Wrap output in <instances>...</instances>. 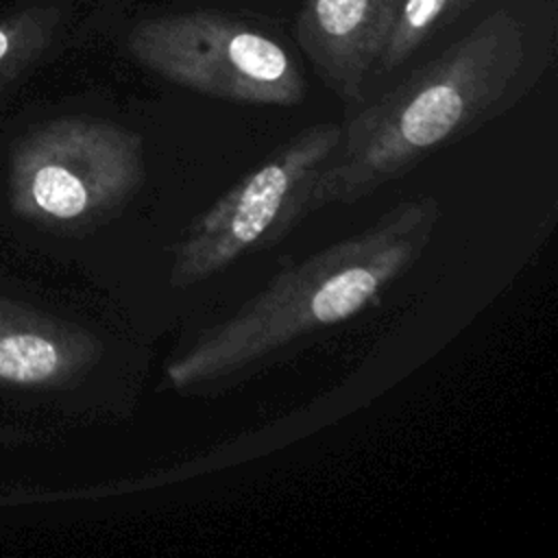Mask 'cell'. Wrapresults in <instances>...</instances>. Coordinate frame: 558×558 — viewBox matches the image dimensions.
I'll use <instances>...</instances> for the list:
<instances>
[{"label": "cell", "instance_id": "1", "mask_svg": "<svg viewBox=\"0 0 558 558\" xmlns=\"http://www.w3.org/2000/svg\"><path fill=\"white\" fill-rule=\"evenodd\" d=\"M543 0H504L440 54L357 109L320 168L307 216L351 205L517 107L554 59Z\"/></svg>", "mask_w": 558, "mask_h": 558}, {"label": "cell", "instance_id": "2", "mask_svg": "<svg viewBox=\"0 0 558 558\" xmlns=\"http://www.w3.org/2000/svg\"><path fill=\"white\" fill-rule=\"evenodd\" d=\"M440 216L434 194L399 201L362 231L286 266L231 316L166 360L161 388L222 392L316 333L360 316L423 257Z\"/></svg>", "mask_w": 558, "mask_h": 558}, {"label": "cell", "instance_id": "3", "mask_svg": "<svg viewBox=\"0 0 558 558\" xmlns=\"http://www.w3.org/2000/svg\"><path fill=\"white\" fill-rule=\"evenodd\" d=\"M129 54L183 89L240 105L294 107L305 76L292 52L270 35L216 11H181L137 22Z\"/></svg>", "mask_w": 558, "mask_h": 558}, {"label": "cell", "instance_id": "4", "mask_svg": "<svg viewBox=\"0 0 558 558\" xmlns=\"http://www.w3.org/2000/svg\"><path fill=\"white\" fill-rule=\"evenodd\" d=\"M340 135L338 122L299 131L196 216L177 244L170 283L190 288L207 281L292 231L307 216L312 185Z\"/></svg>", "mask_w": 558, "mask_h": 558}, {"label": "cell", "instance_id": "5", "mask_svg": "<svg viewBox=\"0 0 558 558\" xmlns=\"http://www.w3.org/2000/svg\"><path fill=\"white\" fill-rule=\"evenodd\" d=\"M144 181V142L102 120H61L35 144L28 203L52 220L74 222L120 207Z\"/></svg>", "mask_w": 558, "mask_h": 558}, {"label": "cell", "instance_id": "6", "mask_svg": "<svg viewBox=\"0 0 558 558\" xmlns=\"http://www.w3.org/2000/svg\"><path fill=\"white\" fill-rule=\"evenodd\" d=\"M399 7L401 0H303L299 9V48L351 109L364 100Z\"/></svg>", "mask_w": 558, "mask_h": 558}, {"label": "cell", "instance_id": "7", "mask_svg": "<svg viewBox=\"0 0 558 558\" xmlns=\"http://www.w3.org/2000/svg\"><path fill=\"white\" fill-rule=\"evenodd\" d=\"M469 0H401L373 76H386L405 65Z\"/></svg>", "mask_w": 558, "mask_h": 558}, {"label": "cell", "instance_id": "8", "mask_svg": "<svg viewBox=\"0 0 558 558\" xmlns=\"http://www.w3.org/2000/svg\"><path fill=\"white\" fill-rule=\"evenodd\" d=\"M76 355L85 357V349L76 351L41 333L4 336L0 338V377L17 384L48 381L65 373Z\"/></svg>", "mask_w": 558, "mask_h": 558}, {"label": "cell", "instance_id": "9", "mask_svg": "<svg viewBox=\"0 0 558 558\" xmlns=\"http://www.w3.org/2000/svg\"><path fill=\"white\" fill-rule=\"evenodd\" d=\"M59 17L57 7L35 4L0 20V78L33 61L50 44Z\"/></svg>", "mask_w": 558, "mask_h": 558}]
</instances>
